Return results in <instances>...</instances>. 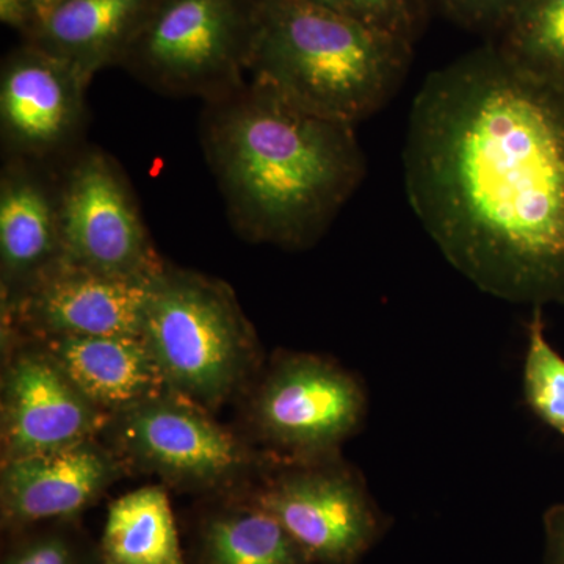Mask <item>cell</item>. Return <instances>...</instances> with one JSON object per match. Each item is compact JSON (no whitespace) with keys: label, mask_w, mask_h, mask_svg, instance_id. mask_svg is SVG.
I'll return each mask as SVG.
<instances>
[{"label":"cell","mask_w":564,"mask_h":564,"mask_svg":"<svg viewBox=\"0 0 564 564\" xmlns=\"http://www.w3.org/2000/svg\"><path fill=\"white\" fill-rule=\"evenodd\" d=\"M403 166L414 214L467 280L507 302L564 303V82L500 46L433 70Z\"/></svg>","instance_id":"1"},{"label":"cell","mask_w":564,"mask_h":564,"mask_svg":"<svg viewBox=\"0 0 564 564\" xmlns=\"http://www.w3.org/2000/svg\"><path fill=\"white\" fill-rule=\"evenodd\" d=\"M199 139L232 228L252 243L310 248L366 174L355 124L250 77L204 102Z\"/></svg>","instance_id":"2"},{"label":"cell","mask_w":564,"mask_h":564,"mask_svg":"<svg viewBox=\"0 0 564 564\" xmlns=\"http://www.w3.org/2000/svg\"><path fill=\"white\" fill-rule=\"evenodd\" d=\"M411 44L310 0H259L248 77L356 124L400 87Z\"/></svg>","instance_id":"3"},{"label":"cell","mask_w":564,"mask_h":564,"mask_svg":"<svg viewBox=\"0 0 564 564\" xmlns=\"http://www.w3.org/2000/svg\"><path fill=\"white\" fill-rule=\"evenodd\" d=\"M143 339L170 391L212 414L262 372L258 336L232 289L170 263L152 282Z\"/></svg>","instance_id":"4"},{"label":"cell","mask_w":564,"mask_h":564,"mask_svg":"<svg viewBox=\"0 0 564 564\" xmlns=\"http://www.w3.org/2000/svg\"><path fill=\"white\" fill-rule=\"evenodd\" d=\"M101 436L126 473L154 475L166 488L209 499L248 491L272 464L209 411L172 391L111 415Z\"/></svg>","instance_id":"5"},{"label":"cell","mask_w":564,"mask_h":564,"mask_svg":"<svg viewBox=\"0 0 564 564\" xmlns=\"http://www.w3.org/2000/svg\"><path fill=\"white\" fill-rule=\"evenodd\" d=\"M259 0H154L121 68L151 90L204 102L250 76Z\"/></svg>","instance_id":"6"},{"label":"cell","mask_w":564,"mask_h":564,"mask_svg":"<svg viewBox=\"0 0 564 564\" xmlns=\"http://www.w3.org/2000/svg\"><path fill=\"white\" fill-rule=\"evenodd\" d=\"M366 414V389L343 366L280 352L247 392V440L272 463L323 462L340 456Z\"/></svg>","instance_id":"7"},{"label":"cell","mask_w":564,"mask_h":564,"mask_svg":"<svg viewBox=\"0 0 564 564\" xmlns=\"http://www.w3.org/2000/svg\"><path fill=\"white\" fill-rule=\"evenodd\" d=\"M245 494L284 527L311 564H356L389 529L362 475L343 456L272 463Z\"/></svg>","instance_id":"8"},{"label":"cell","mask_w":564,"mask_h":564,"mask_svg":"<svg viewBox=\"0 0 564 564\" xmlns=\"http://www.w3.org/2000/svg\"><path fill=\"white\" fill-rule=\"evenodd\" d=\"M63 263L117 278L150 280L165 269L120 163L82 144L57 165Z\"/></svg>","instance_id":"9"},{"label":"cell","mask_w":564,"mask_h":564,"mask_svg":"<svg viewBox=\"0 0 564 564\" xmlns=\"http://www.w3.org/2000/svg\"><path fill=\"white\" fill-rule=\"evenodd\" d=\"M90 82L54 55L21 41L0 66L3 159L58 165L85 144Z\"/></svg>","instance_id":"10"},{"label":"cell","mask_w":564,"mask_h":564,"mask_svg":"<svg viewBox=\"0 0 564 564\" xmlns=\"http://www.w3.org/2000/svg\"><path fill=\"white\" fill-rule=\"evenodd\" d=\"M2 463L101 436L110 417L74 386L43 345L2 334Z\"/></svg>","instance_id":"11"},{"label":"cell","mask_w":564,"mask_h":564,"mask_svg":"<svg viewBox=\"0 0 564 564\" xmlns=\"http://www.w3.org/2000/svg\"><path fill=\"white\" fill-rule=\"evenodd\" d=\"M150 280L107 276L61 263L2 307V334L52 337H143Z\"/></svg>","instance_id":"12"},{"label":"cell","mask_w":564,"mask_h":564,"mask_svg":"<svg viewBox=\"0 0 564 564\" xmlns=\"http://www.w3.org/2000/svg\"><path fill=\"white\" fill-rule=\"evenodd\" d=\"M126 475L120 459L99 437L2 463L3 530L20 533L47 522L76 521Z\"/></svg>","instance_id":"13"},{"label":"cell","mask_w":564,"mask_h":564,"mask_svg":"<svg viewBox=\"0 0 564 564\" xmlns=\"http://www.w3.org/2000/svg\"><path fill=\"white\" fill-rule=\"evenodd\" d=\"M63 263L57 165L3 159L0 172V306Z\"/></svg>","instance_id":"14"},{"label":"cell","mask_w":564,"mask_h":564,"mask_svg":"<svg viewBox=\"0 0 564 564\" xmlns=\"http://www.w3.org/2000/svg\"><path fill=\"white\" fill-rule=\"evenodd\" d=\"M154 0H57L21 41L54 55L88 82L120 66Z\"/></svg>","instance_id":"15"},{"label":"cell","mask_w":564,"mask_h":564,"mask_svg":"<svg viewBox=\"0 0 564 564\" xmlns=\"http://www.w3.org/2000/svg\"><path fill=\"white\" fill-rule=\"evenodd\" d=\"M36 343L109 417L170 391L143 337H52Z\"/></svg>","instance_id":"16"},{"label":"cell","mask_w":564,"mask_h":564,"mask_svg":"<svg viewBox=\"0 0 564 564\" xmlns=\"http://www.w3.org/2000/svg\"><path fill=\"white\" fill-rule=\"evenodd\" d=\"M195 564H311L269 511L245 492L210 499L193 538Z\"/></svg>","instance_id":"17"},{"label":"cell","mask_w":564,"mask_h":564,"mask_svg":"<svg viewBox=\"0 0 564 564\" xmlns=\"http://www.w3.org/2000/svg\"><path fill=\"white\" fill-rule=\"evenodd\" d=\"M98 547L101 564H191L163 485L141 486L113 500Z\"/></svg>","instance_id":"18"},{"label":"cell","mask_w":564,"mask_h":564,"mask_svg":"<svg viewBox=\"0 0 564 564\" xmlns=\"http://www.w3.org/2000/svg\"><path fill=\"white\" fill-rule=\"evenodd\" d=\"M502 29L500 47L516 63L564 82V0H524Z\"/></svg>","instance_id":"19"},{"label":"cell","mask_w":564,"mask_h":564,"mask_svg":"<svg viewBox=\"0 0 564 564\" xmlns=\"http://www.w3.org/2000/svg\"><path fill=\"white\" fill-rule=\"evenodd\" d=\"M524 399L532 413L564 437V358L545 337L543 306L527 325Z\"/></svg>","instance_id":"20"},{"label":"cell","mask_w":564,"mask_h":564,"mask_svg":"<svg viewBox=\"0 0 564 564\" xmlns=\"http://www.w3.org/2000/svg\"><path fill=\"white\" fill-rule=\"evenodd\" d=\"M17 534L2 564H101L98 545L88 543L74 521L47 522Z\"/></svg>","instance_id":"21"},{"label":"cell","mask_w":564,"mask_h":564,"mask_svg":"<svg viewBox=\"0 0 564 564\" xmlns=\"http://www.w3.org/2000/svg\"><path fill=\"white\" fill-rule=\"evenodd\" d=\"M377 31L413 43L422 24L421 0H310Z\"/></svg>","instance_id":"22"},{"label":"cell","mask_w":564,"mask_h":564,"mask_svg":"<svg viewBox=\"0 0 564 564\" xmlns=\"http://www.w3.org/2000/svg\"><path fill=\"white\" fill-rule=\"evenodd\" d=\"M445 10L470 28H503L524 0H440Z\"/></svg>","instance_id":"23"},{"label":"cell","mask_w":564,"mask_h":564,"mask_svg":"<svg viewBox=\"0 0 564 564\" xmlns=\"http://www.w3.org/2000/svg\"><path fill=\"white\" fill-rule=\"evenodd\" d=\"M545 547L543 563L564 564V505H552L543 516Z\"/></svg>","instance_id":"24"},{"label":"cell","mask_w":564,"mask_h":564,"mask_svg":"<svg viewBox=\"0 0 564 564\" xmlns=\"http://www.w3.org/2000/svg\"><path fill=\"white\" fill-rule=\"evenodd\" d=\"M39 18V11L28 0H0V21L7 28L25 35Z\"/></svg>","instance_id":"25"},{"label":"cell","mask_w":564,"mask_h":564,"mask_svg":"<svg viewBox=\"0 0 564 564\" xmlns=\"http://www.w3.org/2000/svg\"><path fill=\"white\" fill-rule=\"evenodd\" d=\"M29 3H32L33 7H35L36 11H39V14L44 9H47V7L52 6V3L57 2V0H28Z\"/></svg>","instance_id":"26"}]
</instances>
